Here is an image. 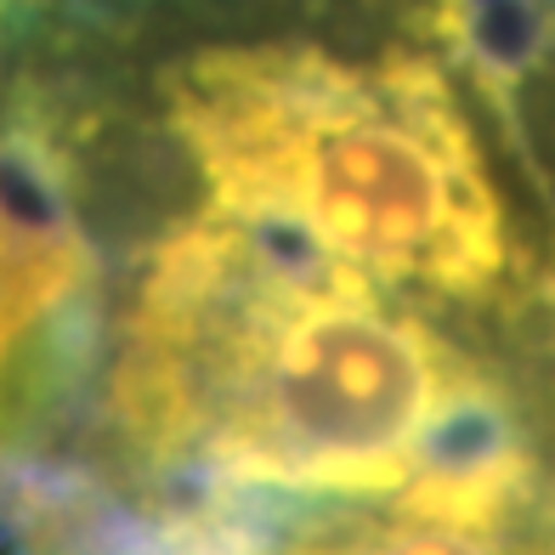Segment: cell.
I'll return each instance as SVG.
<instances>
[{"mask_svg":"<svg viewBox=\"0 0 555 555\" xmlns=\"http://www.w3.org/2000/svg\"><path fill=\"white\" fill-rule=\"evenodd\" d=\"M103 351V284L68 176L0 91V465L63 425Z\"/></svg>","mask_w":555,"mask_h":555,"instance_id":"6da1fadb","label":"cell"}]
</instances>
